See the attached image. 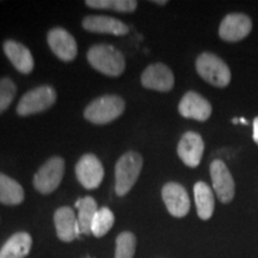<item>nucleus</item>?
<instances>
[{"label": "nucleus", "mask_w": 258, "mask_h": 258, "mask_svg": "<svg viewBox=\"0 0 258 258\" xmlns=\"http://www.w3.org/2000/svg\"><path fill=\"white\" fill-rule=\"evenodd\" d=\"M54 225L57 238L64 243H71L82 234L79 222L73 209L67 206L57 208L54 213Z\"/></svg>", "instance_id": "nucleus-16"}, {"label": "nucleus", "mask_w": 258, "mask_h": 258, "mask_svg": "<svg viewBox=\"0 0 258 258\" xmlns=\"http://www.w3.org/2000/svg\"><path fill=\"white\" fill-rule=\"evenodd\" d=\"M144 159L140 153L128 151L121 156L115 165V192L125 196L131 191L143 170Z\"/></svg>", "instance_id": "nucleus-2"}, {"label": "nucleus", "mask_w": 258, "mask_h": 258, "mask_svg": "<svg viewBox=\"0 0 258 258\" xmlns=\"http://www.w3.org/2000/svg\"><path fill=\"white\" fill-rule=\"evenodd\" d=\"M137 237L132 232H122L116 238L115 258H134Z\"/></svg>", "instance_id": "nucleus-24"}, {"label": "nucleus", "mask_w": 258, "mask_h": 258, "mask_svg": "<svg viewBox=\"0 0 258 258\" xmlns=\"http://www.w3.org/2000/svg\"><path fill=\"white\" fill-rule=\"evenodd\" d=\"M252 30V22L243 14H230L222 19L219 28V36L226 42L243 40Z\"/></svg>", "instance_id": "nucleus-14"}, {"label": "nucleus", "mask_w": 258, "mask_h": 258, "mask_svg": "<svg viewBox=\"0 0 258 258\" xmlns=\"http://www.w3.org/2000/svg\"><path fill=\"white\" fill-rule=\"evenodd\" d=\"M24 189L17 180L0 172V203L5 206H18L24 201Z\"/></svg>", "instance_id": "nucleus-20"}, {"label": "nucleus", "mask_w": 258, "mask_h": 258, "mask_svg": "<svg viewBox=\"0 0 258 258\" xmlns=\"http://www.w3.org/2000/svg\"><path fill=\"white\" fill-rule=\"evenodd\" d=\"M253 141L258 145V117L253 120Z\"/></svg>", "instance_id": "nucleus-26"}, {"label": "nucleus", "mask_w": 258, "mask_h": 258, "mask_svg": "<svg viewBox=\"0 0 258 258\" xmlns=\"http://www.w3.org/2000/svg\"><path fill=\"white\" fill-rule=\"evenodd\" d=\"M115 222V215L111 209L102 207L96 213L91 225V234L96 238H102L111 230Z\"/></svg>", "instance_id": "nucleus-23"}, {"label": "nucleus", "mask_w": 258, "mask_h": 258, "mask_svg": "<svg viewBox=\"0 0 258 258\" xmlns=\"http://www.w3.org/2000/svg\"><path fill=\"white\" fill-rule=\"evenodd\" d=\"M141 85L145 89L169 92L175 85V77L166 64L157 62L147 66L141 74Z\"/></svg>", "instance_id": "nucleus-10"}, {"label": "nucleus", "mask_w": 258, "mask_h": 258, "mask_svg": "<svg viewBox=\"0 0 258 258\" xmlns=\"http://www.w3.org/2000/svg\"><path fill=\"white\" fill-rule=\"evenodd\" d=\"M57 98L56 91L50 85H41L37 88L29 90L27 93L19 99L16 111L19 116L36 115L47 111L55 104Z\"/></svg>", "instance_id": "nucleus-4"}, {"label": "nucleus", "mask_w": 258, "mask_h": 258, "mask_svg": "<svg viewBox=\"0 0 258 258\" xmlns=\"http://www.w3.org/2000/svg\"><path fill=\"white\" fill-rule=\"evenodd\" d=\"M85 5L95 10H112L115 12L131 14L138 8L137 0H86Z\"/></svg>", "instance_id": "nucleus-22"}, {"label": "nucleus", "mask_w": 258, "mask_h": 258, "mask_svg": "<svg viewBox=\"0 0 258 258\" xmlns=\"http://www.w3.org/2000/svg\"><path fill=\"white\" fill-rule=\"evenodd\" d=\"M90 66L108 77H120L125 70L123 54L110 44L98 43L88 50Z\"/></svg>", "instance_id": "nucleus-1"}, {"label": "nucleus", "mask_w": 258, "mask_h": 258, "mask_svg": "<svg viewBox=\"0 0 258 258\" xmlns=\"http://www.w3.org/2000/svg\"><path fill=\"white\" fill-rule=\"evenodd\" d=\"M83 28L93 34H108L114 36H124L129 27L120 19L104 15H90L83 18Z\"/></svg>", "instance_id": "nucleus-12"}, {"label": "nucleus", "mask_w": 258, "mask_h": 258, "mask_svg": "<svg viewBox=\"0 0 258 258\" xmlns=\"http://www.w3.org/2000/svg\"><path fill=\"white\" fill-rule=\"evenodd\" d=\"M152 3H153V4H158V5H161V6L167 4L166 0H163V2H159V0H156V2H152Z\"/></svg>", "instance_id": "nucleus-27"}, {"label": "nucleus", "mask_w": 258, "mask_h": 258, "mask_svg": "<svg viewBox=\"0 0 258 258\" xmlns=\"http://www.w3.org/2000/svg\"><path fill=\"white\" fill-rule=\"evenodd\" d=\"M3 50L12 66L22 74H30L35 67L34 56L30 49L16 40H5Z\"/></svg>", "instance_id": "nucleus-17"}, {"label": "nucleus", "mask_w": 258, "mask_h": 258, "mask_svg": "<svg viewBox=\"0 0 258 258\" xmlns=\"http://www.w3.org/2000/svg\"><path fill=\"white\" fill-rule=\"evenodd\" d=\"M76 176L85 189H97L104 178V167L102 161L92 153L84 154L76 164Z\"/></svg>", "instance_id": "nucleus-7"}, {"label": "nucleus", "mask_w": 258, "mask_h": 258, "mask_svg": "<svg viewBox=\"0 0 258 258\" xmlns=\"http://www.w3.org/2000/svg\"><path fill=\"white\" fill-rule=\"evenodd\" d=\"M203 152H205V143L199 133L186 132L180 138L177 153L180 160L189 167H198L201 163Z\"/></svg>", "instance_id": "nucleus-15"}, {"label": "nucleus", "mask_w": 258, "mask_h": 258, "mask_svg": "<svg viewBox=\"0 0 258 258\" xmlns=\"http://www.w3.org/2000/svg\"><path fill=\"white\" fill-rule=\"evenodd\" d=\"M161 198L167 212L175 218H184L190 211V199L185 188L179 183L169 182L161 189Z\"/></svg>", "instance_id": "nucleus-11"}, {"label": "nucleus", "mask_w": 258, "mask_h": 258, "mask_svg": "<svg viewBox=\"0 0 258 258\" xmlns=\"http://www.w3.org/2000/svg\"><path fill=\"white\" fill-rule=\"evenodd\" d=\"M199 76L215 88H225L231 82V71L226 62L213 53H202L196 59Z\"/></svg>", "instance_id": "nucleus-5"}, {"label": "nucleus", "mask_w": 258, "mask_h": 258, "mask_svg": "<svg viewBox=\"0 0 258 258\" xmlns=\"http://www.w3.org/2000/svg\"><path fill=\"white\" fill-rule=\"evenodd\" d=\"M194 196L199 218L202 220H209L213 217L215 208V199L212 188L207 183L198 182L194 185Z\"/></svg>", "instance_id": "nucleus-19"}, {"label": "nucleus", "mask_w": 258, "mask_h": 258, "mask_svg": "<svg viewBox=\"0 0 258 258\" xmlns=\"http://www.w3.org/2000/svg\"><path fill=\"white\" fill-rule=\"evenodd\" d=\"M232 122H233L234 124H237V123H240V121L238 120V118H233V121H232Z\"/></svg>", "instance_id": "nucleus-29"}, {"label": "nucleus", "mask_w": 258, "mask_h": 258, "mask_svg": "<svg viewBox=\"0 0 258 258\" xmlns=\"http://www.w3.org/2000/svg\"><path fill=\"white\" fill-rule=\"evenodd\" d=\"M239 121H240V123H243V124H249V122L245 120V118H239Z\"/></svg>", "instance_id": "nucleus-28"}, {"label": "nucleus", "mask_w": 258, "mask_h": 258, "mask_svg": "<svg viewBox=\"0 0 258 258\" xmlns=\"http://www.w3.org/2000/svg\"><path fill=\"white\" fill-rule=\"evenodd\" d=\"M178 111L184 118L207 121L212 115V105L205 97L195 91H188L180 99Z\"/></svg>", "instance_id": "nucleus-13"}, {"label": "nucleus", "mask_w": 258, "mask_h": 258, "mask_svg": "<svg viewBox=\"0 0 258 258\" xmlns=\"http://www.w3.org/2000/svg\"><path fill=\"white\" fill-rule=\"evenodd\" d=\"M32 238L28 232L14 233L0 249V258H25L30 252Z\"/></svg>", "instance_id": "nucleus-18"}, {"label": "nucleus", "mask_w": 258, "mask_h": 258, "mask_svg": "<svg viewBox=\"0 0 258 258\" xmlns=\"http://www.w3.org/2000/svg\"><path fill=\"white\" fill-rule=\"evenodd\" d=\"M50 50L63 62H71L78 54V44L73 35L61 27L50 29L47 34Z\"/></svg>", "instance_id": "nucleus-8"}, {"label": "nucleus", "mask_w": 258, "mask_h": 258, "mask_svg": "<svg viewBox=\"0 0 258 258\" xmlns=\"http://www.w3.org/2000/svg\"><path fill=\"white\" fill-rule=\"evenodd\" d=\"M17 95V86L9 77L0 78V115L9 109Z\"/></svg>", "instance_id": "nucleus-25"}, {"label": "nucleus", "mask_w": 258, "mask_h": 258, "mask_svg": "<svg viewBox=\"0 0 258 258\" xmlns=\"http://www.w3.org/2000/svg\"><path fill=\"white\" fill-rule=\"evenodd\" d=\"M76 208L78 209L77 218H78L80 231L83 234L90 235L91 234L92 220L99 209L96 200L92 196H85V198L79 199L76 202Z\"/></svg>", "instance_id": "nucleus-21"}, {"label": "nucleus", "mask_w": 258, "mask_h": 258, "mask_svg": "<svg viewBox=\"0 0 258 258\" xmlns=\"http://www.w3.org/2000/svg\"><path fill=\"white\" fill-rule=\"evenodd\" d=\"M211 178L213 189L222 203H230L234 198L235 184L230 170L224 161L215 159L211 164Z\"/></svg>", "instance_id": "nucleus-9"}, {"label": "nucleus", "mask_w": 258, "mask_h": 258, "mask_svg": "<svg viewBox=\"0 0 258 258\" xmlns=\"http://www.w3.org/2000/svg\"><path fill=\"white\" fill-rule=\"evenodd\" d=\"M64 173V160L59 156L50 157L42 165L34 178L32 184L34 188L42 195H49L59 188Z\"/></svg>", "instance_id": "nucleus-6"}, {"label": "nucleus", "mask_w": 258, "mask_h": 258, "mask_svg": "<svg viewBox=\"0 0 258 258\" xmlns=\"http://www.w3.org/2000/svg\"><path fill=\"white\" fill-rule=\"evenodd\" d=\"M125 102L117 95H104L93 99L84 110V117L93 124H106L124 112Z\"/></svg>", "instance_id": "nucleus-3"}]
</instances>
